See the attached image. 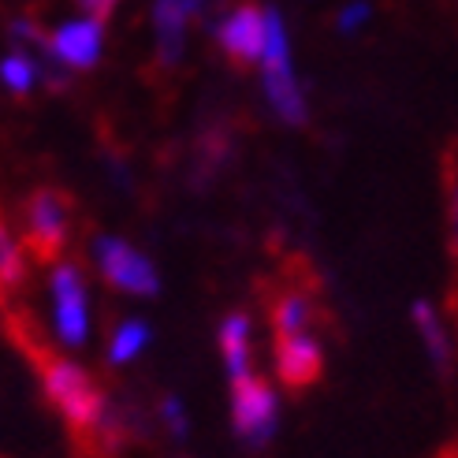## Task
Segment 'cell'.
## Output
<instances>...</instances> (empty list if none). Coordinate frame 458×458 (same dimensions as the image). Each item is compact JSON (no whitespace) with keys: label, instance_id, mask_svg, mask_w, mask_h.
Listing matches in <instances>:
<instances>
[{"label":"cell","instance_id":"9c48e42d","mask_svg":"<svg viewBox=\"0 0 458 458\" xmlns=\"http://www.w3.org/2000/svg\"><path fill=\"white\" fill-rule=\"evenodd\" d=\"M325 373V347L313 332L276 335V377L287 387H310Z\"/></svg>","mask_w":458,"mask_h":458},{"label":"cell","instance_id":"5bb4252c","mask_svg":"<svg viewBox=\"0 0 458 458\" xmlns=\"http://www.w3.org/2000/svg\"><path fill=\"white\" fill-rule=\"evenodd\" d=\"M149 339H153V328L146 325L142 317L120 320V325L112 328V335H108V361L112 365H131L134 358L149 347Z\"/></svg>","mask_w":458,"mask_h":458},{"label":"cell","instance_id":"7402d4cb","mask_svg":"<svg viewBox=\"0 0 458 458\" xmlns=\"http://www.w3.org/2000/svg\"><path fill=\"white\" fill-rule=\"evenodd\" d=\"M172 4L187 15L191 22L194 19H209V12H213V0H172Z\"/></svg>","mask_w":458,"mask_h":458},{"label":"cell","instance_id":"4fadbf2b","mask_svg":"<svg viewBox=\"0 0 458 458\" xmlns=\"http://www.w3.org/2000/svg\"><path fill=\"white\" fill-rule=\"evenodd\" d=\"M250 332H254V325H250L246 313H227L220 320L216 328V347H220V361H224V373L227 380H242L250 377Z\"/></svg>","mask_w":458,"mask_h":458},{"label":"cell","instance_id":"277c9868","mask_svg":"<svg viewBox=\"0 0 458 458\" xmlns=\"http://www.w3.org/2000/svg\"><path fill=\"white\" fill-rule=\"evenodd\" d=\"M232 432L250 451H261L280 432V395L261 377H242L232 384Z\"/></svg>","mask_w":458,"mask_h":458},{"label":"cell","instance_id":"ba28073f","mask_svg":"<svg viewBox=\"0 0 458 458\" xmlns=\"http://www.w3.org/2000/svg\"><path fill=\"white\" fill-rule=\"evenodd\" d=\"M216 45L232 64H258L265 45V12L258 4H235L216 27Z\"/></svg>","mask_w":458,"mask_h":458},{"label":"cell","instance_id":"ac0fdd59","mask_svg":"<svg viewBox=\"0 0 458 458\" xmlns=\"http://www.w3.org/2000/svg\"><path fill=\"white\" fill-rule=\"evenodd\" d=\"M157 418H160V425H165V432H168L172 440L182 444V440L191 437V414H187V406H182L179 395H165V399H160Z\"/></svg>","mask_w":458,"mask_h":458},{"label":"cell","instance_id":"6da1fadb","mask_svg":"<svg viewBox=\"0 0 458 458\" xmlns=\"http://www.w3.org/2000/svg\"><path fill=\"white\" fill-rule=\"evenodd\" d=\"M258 67H261V94L268 112L287 127H302L310 120V101L299 75H294L291 27L280 8H265V45Z\"/></svg>","mask_w":458,"mask_h":458},{"label":"cell","instance_id":"30bf717a","mask_svg":"<svg viewBox=\"0 0 458 458\" xmlns=\"http://www.w3.org/2000/svg\"><path fill=\"white\" fill-rule=\"evenodd\" d=\"M8 34H12V41H15V49L27 53V56L34 60L38 82H41V86H49V89H67V86H72V72H67V67L60 64V56L53 53L49 34L38 30V22H30V19L19 15V19L8 22Z\"/></svg>","mask_w":458,"mask_h":458},{"label":"cell","instance_id":"5b68a950","mask_svg":"<svg viewBox=\"0 0 458 458\" xmlns=\"http://www.w3.org/2000/svg\"><path fill=\"white\" fill-rule=\"evenodd\" d=\"M53 332L64 347H82L89 339V287L75 261H56L49 272Z\"/></svg>","mask_w":458,"mask_h":458},{"label":"cell","instance_id":"52a82bcc","mask_svg":"<svg viewBox=\"0 0 458 458\" xmlns=\"http://www.w3.org/2000/svg\"><path fill=\"white\" fill-rule=\"evenodd\" d=\"M49 41L67 72H89V67H98L105 56V22L94 15L67 19L49 34Z\"/></svg>","mask_w":458,"mask_h":458},{"label":"cell","instance_id":"8fae6325","mask_svg":"<svg viewBox=\"0 0 458 458\" xmlns=\"http://www.w3.org/2000/svg\"><path fill=\"white\" fill-rule=\"evenodd\" d=\"M410 320H414V332H418V339H421L425 358L432 361V369L447 373L451 361H454V339H451V332H447V320H444V313L437 310V302L418 299L414 306H410Z\"/></svg>","mask_w":458,"mask_h":458},{"label":"cell","instance_id":"9a60e30c","mask_svg":"<svg viewBox=\"0 0 458 458\" xmlns=\"http://www.w3.org/2000/svg\"><path fill=\"white\" fill-rule=\"evenodd\" d=\"M272 328L276 335H299V332H313V302L302 291H287L272 306Z\"/></svg>","mask_w":458,"mask_h":458},{"label":"cell","instance_id":"3957f363","mask_svg":"<svg viewBox=\"0 0 458 458\" xmlns=\"http://www.w3.org/2000/svg\"><path fill=\"white\" fill-rule=\"evenodd\" d=\"M89 261L98 265L101 280L116 287L131 299H157L160 291V272L157 265L142 254L139 246H131L120 235H94L89 239Z\"/></svg>","mask_w":458,"mask_h":458},{"label":"cell","instance_id":"7c38bea8","mask_svg":"<svg viewBox=\"0 0 458 458\" xmlns=\"http://www.w3.org/2000/svg\"><path fill=\"white\" fill-rule=\"evenodd\" d=\"M187 34H191V19L172 0H153V53L165 67H175L187 56Z\"/></svg>","mask_w":458,"mask_h":458},{"label":"cell","instance_id":"7a4b0ae2","mask_svg":"<svg viewBox=\"0 0 458 458\" xmlns=\"http://www.w3.org/2000/svg\"><path fill=\"white\" fill-rule=\"evenodd\" d=\"M41 387H45V399L56 406V414L75 425V428H98L108 399L101 392V384L89 377L86 365L72 361V358H49L41 369Z\"/></svg>","mask_w":458,"mask_h":458},{"label":"cell","instance_id":"e0dca14e","mask_svg":"<svg viewBox=\"0 0 458 458\" xmlns=\"http://www.w3.org/2000/svg\"><path fill=\"white\" fill-rule=\"evenodd\" d=\"M27 276V258H22V246L12 239V232L0 224V287H19Z\"/></svg>","mask_w":458,"mask_h":458},{"label":"cell","instance_id":"44dd1931","mask_svg":"<svg viewBox=\"0 0 458 458\" xmlns=\"http://www.w3.org/2000/svg\"><path fill=\"white\" fill-rule=\"evenodd\" d=\"M75 4L82 8V15H94V19H108L112 12H116L120 4H123V0H75Z\"/></svg>","mask_w":458,"mask_h":458},{"label":"cell","instance_id":"8992f818","mask_svg":"<svg viewBox=\"0 0 458 458\" xmlns=\"http://www.w3.org/2000/svg\"><path fill=\"white\" fill-rule=\"evenodd\" d=\"M22 232L34 258L53 261L72 239V201L49 187L34 191L22 205Z\"/></svg>","mask_w":458,"mask_h":458},{"label":"cell","instance_id":"2e32d148","mask_svg":"<svg viewBox=\"0 0 458 458\" xmlns=\"http://www.w3.org/2000/svg\"><path fill=\"white\" fill-rule=\"evenodd\" d=\"M0 82H4L12 94H30V89L38 86V67H34V60L27 56V53H19V49H12L4 60H0Z\"/></svg>","mask_w":458,"mask_h":458},{"label":"cell","instance_id":"d6986e66","mask_svg":"<svg viewBox=\"0 0 458 458\" xmlns=\"http://www.w3.org/2000/svg\"><path fill=\"white\" fill-rule=\"evenodd\" d=\"M369 19H373V4H369V0H351V4L335 15V27H339L343 34H354V30H361Z\"/></svg>","mask_w":458,"mask_h":458},{"label":"cell","instance_id":"ffe728a7","mask_svg":"<svg viewBox=\"0 0 458 458\" xmlns=\"http://www.w3.org/2000/svg\"><path fill=\"white\" fill-rule=\"evenodd\" d=\"M447 216H451V242H454V254H458V172L447 182Z\"/></svg>","mask_w":458,"mask_h":458}]
</instances>
